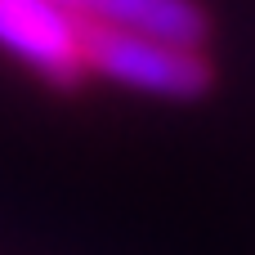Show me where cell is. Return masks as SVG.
Returning a JSON list of instances; mask_svg holds the SVG:
<instances>
[{
  "label": "cell",
  "mask_w": 255,
  "mask_h": 255,
  "mask_svg": "<svg viewBox=\"0 0 255 255\" xmlns=\"http://www.w3.org/2000/svg\"><path fill=\"white\" fill-rule=\"evenodd\" d=\"M85 72L152 99H193L215 76L211 54L202 45H175L108 27H85Z\"/></svg>",
  "instance_id": "1"
},
{
  "label": "cell",
  "mask_w": 255,
  "mask_h": 255,
  "mask_svg": "<svg viewBox=\"0 0 255 255\" xmlns=\"http://www.w3.org/2000/svg\"><path fill=\"white\" fill-rule=\"evenodd\" d=\"M0 49L58 90L81 85L85 27L54 0H0Z\"/></svg>",
  "instance_id": "2"
},
{
  "label": "cell",
  "mask_w": 255,
  "mask_h": 255,
  "mask_svg": "<svg viewBox=\"0 0 255 255\" xmlns=\"http://www.w3.org/2000/svg\"><path fill=\"white\" fill-rule=\"evenodd\" d=\"M81 27L139 31L175 45H211V18L197 0H54Z\"/></svg>",
  "instance_id": "3"
}]
</instances>
